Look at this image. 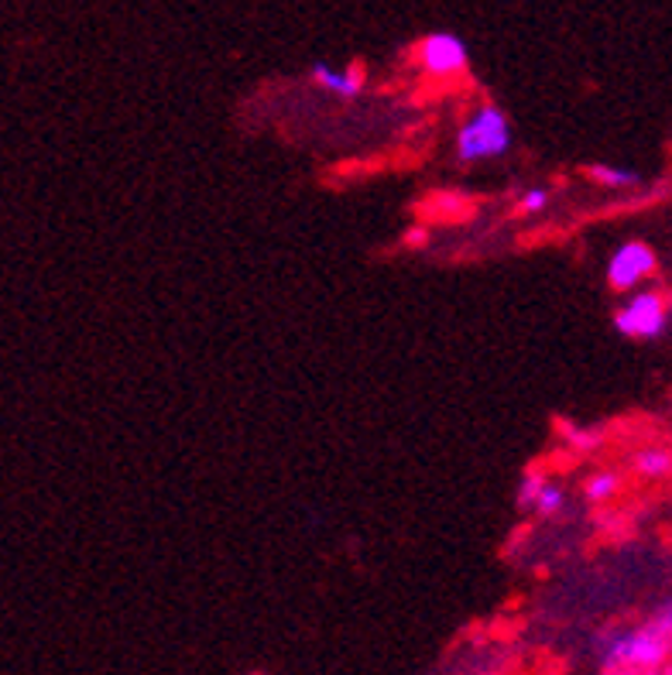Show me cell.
<instances>
[{"label":"cell","mask_w":672,"mask_h":675,"mask_svg":"<svg viewBox=\"0 0 672 675\" xmlns=\"http://www.w3.org/2000/svg\"><path fill=\"white\" fill-rule=\"evenodd\" d=\"M508 151H512V121L494 103L477 107L456 131V158L467 161V165L504 158Z\"/></svg>","instance_id":"6da1fadb"},{"label":"cell","mask_w":672,"mask_h":675,"mask_svg":"<svg viewBox=\"0 0 672 675\" xmlns=\"http://www.w3.org/2000/svg\"><path fill=\"white\" fill-rule=\"evenodd\" d=\"M672 655V638L656 621H648L632 631H621L604 645V668H635V672H656Z\"/></svg>","instance_id":"7a4b0ae2"},{"label":"cell","mask_w":672,"mask_h":675,"mask_svg":"<svg viewBox=\"0 0 672 675\" xmlns=\"http://www.w3.org/2000/svg\"><path fill=\"white\" fill-rule=\"evenodd\" d=\"M415 62L423 65V73H429L436 79H450V76L467 73L471 52L460 35L429 32L426 38H419V45H415Z\"/></svg>","instance_id":"3957f363"},{"label":"cell","mask_w":672,"mask_h":675,"mask_svg":"<svg viewBox=\"0 0 672 675\" xmlns=\"http://www.w3.org/2000/svg\"><path fill=\"white\" fill-rule=\"evenodd\" d=\"M614 330L628 340H652L665 330V298L659 292H635L614 312Z\"/></svg>","instance_id":"277c9868"},{"label":"cell","mask_w":672,"mask_h":675,"mask_svg":"<svg viewBox=\"0 0 672 675\" xmlns=\"http://www.w3.org/2000/svg\"><path fill=\"white\" fill-rule=\"evenodd\" d=\"M652 274H656V250L642 241H628L614 250V258L608 265V285L614 292H628Z\"/></svg>","instance_id":"5b68a950"},{"label":"cell","mask_w":672,"mask_h":675,"mask_svg":"<svg viewBox=\"0 0 672 675\" xmlns=\"http://www.w3.org/2000/svg\"><path fill=\"white\" fill-rule=\"evenodd\" d=\"M309 79H313L316 86H322V89L337 93V97H343V100H354L357 93L364 89V69H361L357 62L346 65V69H337V65H330V62H313Z\"/></svg>","instance_id":"8992f818"},{"label":"cell","mask_w":672,"mask_h":675,"mask_svg":"<svg viewBox=\"0 0 672 675\" xmlns=\"http://www.w3.org/2000/svg\"><path fill=\"white\" fill-rule=\"evenodd\" d=\"M632 467L645 480H662V477L672 474V450L669 446H648V450L635 453Z\"/></svg>","instance_id":"52a82bcc"},{"label":"cell","mask_w":672,"mask_h":675,"mask_svg":"<svg viewBox=\"0 0 672 675\" xmlns=\"http://www.w3.org/2000/svg\"><path fill=\"white\" fill-rule=\"evenodd\" d=\"M587 175H590V182L604 185V189H632V185L642 182V175L635 169H618V165H590Z\"/></svg>","instance_id":"ba28073f"},{"label":"cell","mask_w":672,"mask_h":675,"mask_svg":"<svg viewBox=\"0 0 672 675\" xmlns=\"http://www.w3.org/2000/svg\"><path fill=\"white\" fill-rule=\"evenodd\" d=\"M584 494H587L594 504H608V501H614V498L621 494V477H618L614 470H600V474H594V477L587 480Z\"/></svg>","instance_id":"9c48e42d"},{"label":"cell","mask_w":672,"mask_h":675,"mask_svg":"<svg viewBox=\"0 0 672 675\" xmlns=\"http://www.w3.org/2000/svg\"><path fill=\"white\" fill-rule=\"evenodd\" d=\"M546 483H549V480H546L539 470H528V474L522 477V483H518V491H515V504H518L522 511H536L539 494H542Z\"/></svg>","instance_id":"30bf717a"},{"label":"cell","mask_w":672,"mask_h":675,"mask_svg":"<svg viewBox=\"0 0 672 675\" xmlns=\"http://www.w3.org/2000/svg\"><path fill=\"white\" fill-rule=\"evenodd\" d=\"M563 504H566V491H563V487H560V483H546L542 494H539L536 511H539L542 518H552V515H560Z\"/></svg>","instance_id":"8fae6325"},{"label":"cell","mask_w":672,"mask_h":675,"mask_svg":"<svg viewBox=\"0 0 672 675\" xmlns=\"http://www.w3.org/2000/svg\"><path fill=\"white\" fill-rule=\"evenodd\" d=\"M563 435H566L570 446H573V450H581V453H590V450L597 446V432L573 429V426H566V418H563Z\"/></svg>","instance_id":"7c38bea8"},{"label":"cell","mask_w":672,"mask_h":675,"mask_svg":"<svg viewBox=\"0 0 672 675\" xmlns=\"http://www.w3.org/2000/svg\"><path fill=\"white\" fill-rule=\"evenodd\" d=\"M546 202H549V193L539 189V185H536V189H525L522 193V213H542Z\"/></svg>","instance_id":"4fadbf2b"},{"label":"cell","mask_w":672,"mask_h":675,"mask_svg":"<svg viewBox=\"0 0 672 675\" xmlns=\"http://www.w3.org/2000/svg\"><path fill=\"white\" fill-rule=\"evenodd\" d=\"M405 244H408V247H426V244H429V234H426L423 226H412L408 234H405Z\"/></svg>","instance_id":"5bb4252c"},{"label":"cell","mask_w":672,"mask_h":675,"mask_svg":"<svg viewBox=\"0 0 672 675\" xmlns=\"http://www.w3.org/2000/svg\"><path fill=\"white\" fill-rule=\"evenodd\" d=\"M652 621H656V624L662 627V631H665V635L672 638V600L665 603V608H662V611H659V614H656Z\"/></svg>","instance_id":"9a60e30c"},{"label":"cell","mask_w":672,"mask_h":675,"mask_svg":"<svg viewBox=\"0 0 672 675\" xmlns=\"http://www.w3.org/2000/svg\"><path fill=\"white\" fill-rule=\"evenodd\" d=\"M608 675H645V672H635V668H611Z\"/></svg>","instance_id":"2e32d148"}]
</instances>
